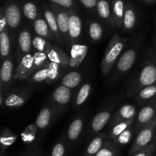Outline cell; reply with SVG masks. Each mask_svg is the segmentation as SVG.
Masks as SVG:
<instances>
[{
	"label": "cell",
	"instance_id": "d4e9b609",
	"mask_svg": "<svg viewBox=\"0 0 156 156\" xmlns=\"http://www.w3.org/2000/svg\"><path fill=\"white\" fill-rule=\"evenodd\" d=\"M108 140V136L107 133L98 134L87 146L84 152L83 156H95L96 154L103 148Z\"/></svg>",
	"mask_w": 156,
	"mask_h": 156
},
{
	"label": "cell",
	"instance_id": "f6af8a7d",
	"mask_svg": "<svg viewBox=\"0 0 156 156\" xmlns=\"http://www.w3.org/2000/svg\"><path fill=\"white\" fill-rule=\"evenodd\" d=\"M154 140H155L154 141H155V143H156V133H155V138H154Z\"/></svg>",
	"mask_w": 156,
	"mask_h": 156
},
{
	"label": "cell",
	"instance_id": "bcb514c9",
	"mask_svg": "<svg viewBox=\"0 0 156 156\" xmlns=\"http://www.w3.org/2000/svg\"><path fill=\"white\" fill-rule=\"evenodd\" d=\"M155 63H156V56H155Z\"/></svg>",
	"mask_w": 156,
	"mask_h": 156
},
{
	"label": "cell",
	"instance_id": "603a6c76",
	"mask_svg": "<svg viewBox=\"0 0 156 156\" xmlns=\"http://www.w3.org/2000/svg\"><path fill=\"white\" fill-rule=\"evenodd\" d=\"M15 42L10 35L9 27L0 30V54L2 61L10 56L12 53V49L15 47Z\"/></svg>",
	"mask_w": 156,
	"mask_h": 156
},
{
	"label": "cell",
	"instance_id": "74e56055",
	"mask_svg": "<svg viewBox=\"0 0 156 156\" xmlns=\"http://www.w3.org/2000/svg\"><path fill=\"white\" fill-rule=\"evenodd\" d=\"M119 146L114 144L113 141L108 140L101 149L95 156H118Z\"/></svg>",
	"mask_w": 156,
	"mask_h": 156
},
{
	"label": "cell",
	"instance_id": "2e32d148",
	"mask_svg": "<svg viewBox=\"0 0 156 156\" xmlns=\"http://www.w3.org/2000/svg\"><path fill=\"white\" fill-rule=\"evenodd\" d=\"M79 10H71L69 20V44L73 45L80 40L82 31V21Z\"/></svg>",
	"mask_w": 156,
	"mask_h": 156
},
{
	"label": "cell",
	"instance_id": "3957f363",
	"mask_svg": "<svg viewBox=\"0 0 156 156\" xmlns=\"http://www.w3.org/2000/svg\"><path fill=\"white\" fill-rule=\"evenodd\" d=\"M140 43H135L126 49L120 55V58L114 65L110 76V83L111 85L117 83L123 79L133 68L136 61L140 50Z\"/></svg>",
	"mask_w": 156,
	"mask_h": 156
},
{
	"label": "cell",
	"instance_id": "836d02e7",
	"mask_svg": "<svg viewBox=\"0 0 156 156\" xmlns=\"http://www.w3.org/2000/svg\"><path fill=\"white\" fill-rule=\"evenodd\" d=\"M136 118L130 119L129 120H126V121H123L120 122V123H117L116 124H114V126L110 127L109 133H108V140H114V139L117 138L120 134H121L123 131L126 130V129L129 127L130 126L133 125L136 122Z\"/></svg>",
	"mask_w": 156,
	"mask_h": 156
},
{
	"label": "cell",
	"instance_id": "9c48e42d",
	"mask_svg": "<svg viewBox=\"0 0 156 156\" xmlns=\"http://www.w3.org/2000/svg\"><path fill=\"white\" fill-rule=\"evenodd\" d=\"M73 89L67 88L64 85H59L53 90L50 101L56 108L59 117L68 108L73 99Z\"/></svg>",
	"mask_w": 156,
	"mask_h": 156
},
{
	"label": "cell",
	"instance_id": "4316f807",
	"mask_svg": "<svg viewBox=\"0 0 156 156\" xmlns=\"http://www.w3.org/2000/svg\"><path fill=\"white\" fill-rule=\"evenodd\" d=\"M136 102L141 106L152 102L156 99V84L143 88L134 97Z\"/></svg>",
	"mask_w": 156,
	"mask_h": 156
},
{
	"label": "cell",
	"instance_id": "7dc6e473",
	"mask_svg": "<svg viewBox=\"0 0 156 156\" xmlns=\"http://www.w3.org/2000/svg\"><path fill=\"white\" fill-rule=\"evenodd\" d=\"M155 47H156V42H155Z\"/></svg>",
	"mask_w": 156,
	"mask_h": 156
},
{
	"label": "cell",
	"instance_id": "52a82bcc",
	"mask_svg": "<svg viewBox=\"0 0 156 156\" xmlns=\"http://www.w3.org/2000/svg\"><path fill=\"white\" fill-rule=\"evenodd\" d=\"M155 133L156 117L139 131L129 149V155H133L140 149L150 144L152 142V140L155 138Z\"/></svg>",
	"mask_w": 156,
	"mask_h": 156
},
{
	"label": "cell",
	"instance_id": "ba28073f",
	"mask_svg": "<svg viewBox=\"0 0 156 156\" xmlns=\"http://www.w3.org/2000/svg\"><path fill=\"white\" fill-rule=\"evenodd\" d=\"M59 117L57 111L50 101L46 104L39 112L34 122L38 129V136L42 137Z\"/></svg>",
	"mask_w": 156,
	"mask_h": 156
},
{
	"label": "cell",
	"instance_id": "ac0fdd59",
	"mask_svg": "<svg viewBox=\"0 0 156 156\" xmlns=\"http://www.w3.org/2000/svg\"><path fill=\"white\" fill-rule=\"evenodd\" d=\"M138 23V15L136 8L129 2L125 3L122 29L126 33H130L136 29Z\"/></svg>",
	"mask_w": 156,
	"mask_h": 156
},
{
	"label": "cell",
	"instance_id": "4fadbf2b",
	"mask_svg": "<svg viewBox=\"0 0 156 156\" xmlns=\"http://www.w3.org/2000/svg\"><path fill=\"white\" fill-rule=\"evenodd\" d=\"M156 117V99L152 102L146 104L143 107L141 110L137 114L136 118L135 133H138L139 131L144 127L146 124L152 121Z\"/></svg>",
	"mask_w": 156,
	"mask_h": 156
},
{
	"label": "cell",
	"instance_id": "6da1fadb",
	"mask_svg": "<svg viewBox=\"0 0 156 156\" xmlns=\"http://www.w3.org/2000/svg\"><path fill=\"white\" fill-rule=\"evenodd\" d=\"M156 84V63L153 61H146L139 72L130 79L126 87V95L134 98L143 88Z\"/></svg>",
	"mask_w": 156,
	"mask_h": 156
},
{
	"label": "cell",
	"instance_id": "e0dca14e",
	"mask_svg": "<svg viewBox=\"0 0 156 156\" xmlns=\"http://www.w3.org/2000/svg\"><path fill=\"white\" fill-rule=\"evenodd\" d=\"M85 124V117L83 114H79L69 125L66 133L67 141L70 144H74L79 140L82 133Z\"/></svg>",
	"mask_w": 156,
	"mask_h": 156
},
{
	"label": "cell",
	"instance_id": "d6a6232c",
	"mask_svg": "<svg viewBox=\"0 0 156 156\" xmlns=\"http://www.w3.org/2000/svg\"><path fill=\"white\" fill-rule=\"evenodd\" d=\"M53 44H52L47 40L34 34L33 41H32V52H37V53L47 54Z\"/></svg>",
	"mask_w": 156,
	"mask_h": 156
},
{
	"label": "cell",
	"instance_id": "30bf717a",
	"mask_svg": "<svg viewBox=\"0 0 156 156\" xmlns=\"http://www.w3.org/2000/svg\"><path fill=\"white\" fill-rule=\"evenodd\" d=\"M15 55L12 54L2 62L0 73V91L6 93L12 88L15 79Z\"/></svg>",
	"mask_w": 156,
	"mask_h": 156
},
{
	"label": "cell",
	"instance_id": "5b68a950",
	"mask_svg": "<svg viewBox=\"0 0 156 156\" xmlns=\"http://www.w3.org/2000/svg\"><path fill=\"white\" fill-rule=\"evenodd\" d=\"M33 36V27L29 24L23 25L17 37L15 50L14 53L17 65L21 62L24 56L32 53Z\"/></svg>",
	"mask_w": 156,
	"mask_h": 156
},
{
	"label": "cell",
	"instance_id": "8fae6325",
	"mask_svg": "<svg viewBox=\"0 0 156 156\" xmlns=\"http://www.w3.org/2000/svg\"><path fill=\"white\" fill-rule=\"evenodd\" d=\"M115 104H111L105 108L99 111L91 121L89 127V136H94L99 134V133L105 128V126L111 121L114 111L115 108Z\"/></svg>",
	"mask_w": 156,
	"mask_h": 156
},
{
	"label": "cell",
	"instance_id": "ffe728a7",
	"mask_svg": "<svg viewBox=\"0 0 156 156\" xmlns=\"http://www.w3.org/2000/svg\"><path fill=\"white\" fill-rule=\"evenodd\" d=\"M32 27H33L34 34L47 40L52 44H56L54 36H53L47 21L44 18L42 12H41V15L37 17V18L32 23Z\"/></svg>",
	"mask_w": 156,
	"mask_h": 156
},
{
	"label": "cell",
	"instance_id": "b9f144b4",
	"mask_svg": "<svg viewBox=\"0 0 156 156\" xmlns=\"http://www.w3.org/2000/svg\"><path fill=\"white\" fill-rule=\"evenodd\" d=\"M79 2L85 9L97 14L98 0H79Z\"/></svg>",
	"mask_w": 156,
	"mask_h": 156
},
{
	"label": "cell",
	"instance_id": "484cf974",
	"mask_svg": "<svg viewBox=\"0 0 156 156\" xmlns=\"http://www.w3.org/2000/svg\"><path fill=\"white\" fill-rule=\"evenodd\" d=\"M47 55L50 62H55V63L59 64L68 68L69 58L64 52V50L61 48L60 46L57 44H53Z\"/></svg>",
	"mask_w": 156,
	"mask_h": 156
},
{
	"label": "cell",
	"instance_id": "f1b7e54d",
	"mask_svg": "<svg viewBox=\"0 0 156 156\" xmlns=\"http://www.w3.org/2000/svg\"><path fill=\"white\" fill-rule=\"evenodd\" d=\"M92 91V85L90 82H85L81 85L73 98V105L76 108H80L86 102Z\"/></svg>",
	"mask_w": 156,
	"mask_h": 156
},
{
	"label": "cell",
	"instance_id": "277c9868",
	"mask_svg": "<svg viewBox=\"0 0 156 156\" xmlns=\"http://www.w3.org/2000/svg\"><path fill=\"white\" fill-rule=\"evenodd\" d=\"M2 6L10 35L16 44L17 37L23 26L22 17L24 15L21 9V0H6Z\"/></svg>",
	"mask_w": 156,
	"mask_h": 156
},
{
	"label": "cell",
	"instance_id": "d6986e66",
	"mask_svg": "<svg viewBox=\"0 0 156 156\" xmlns=\"http://www.w3.org/2000/svg\"><path fill=\"white\" fill-rule=\"evenodd\" d=\"M136 108L135 105H131V104H126V105H122L113 115L110 121V127L120 122L126 121L130 119L136 118Z\"/></svg>",
	"mask_w": 156,
	"mask_h": 156
},
{
	"label": "cell",
	"instance_id": "8d00e7d4",
	"mask_svg": "<svg viewBox=\"0 0 156 156\" xmlns=\"http://www.w3.org/2000/svg\"><path fill=\"white\" fill-rule=\"evenodd\" d=\"M38 129L37 128L35 123L29 125L21 133V138L22 140L27 144H31L33 142L36 140L37 137Z\"/></svg>",
	"mask_w": 156,
	"mask_h": 156
},
{
	"label": "cell",
	"instance_id": "f35d334b",
	"mask_svg": "<svg viewBox=\"0 0 156 156\" xmlns=\"http://www.w3.org/2000/svg\"><path fill=\"white\" fill-rule=\"evenodd\" d=\"M50 4L60 6L68 10H79L76 0H47Z\"/></svg>",
	"mask_w": 156,
	"mask_h": 156
},
{
	"label": "cell",
	"instance_id": "44dd1931",
	"mask_svg": "<svg viewBox=\"0 0 156 156\" xmlns=\"http://www.w3.org/2000/svg\"><path fill=\"white\" fill-rule=\"evenodd\" d=\"M97 15L99 19L108 27H115L112 16L111 0H98Z\"/></svg>",
	"mask_w": 156,
	"mask_h": 156
},
{
	"label": "cell",
	"instance_id": "1f68e13d",
	"mask_svg": "<svg viewBox=\"0 0 156 156\" xmlns=\"http://www.w3.org/2000/svg\"><path fill=\"white\" fill-rule=\"evenodd\" d=\"M17 140V136L8 127H4L1 130L0 146H1V155H4L6 149L14 144Z\"/></svg>",
	"mask_w": 156,
	"mask_h": 156
},
{
	"label": "cell",
	"instance_id": "4dcf8cb0",
	"mask_svg": "<svg viewBox=\"0 0 156 156\" xmlns=\"http://www.w3.org/2000/svg\"><path fill=\"white\" fill-rule=\"evenodd\" d=\"M67 69L66 67L63 66L59 64L55 63V62H50L49 64V76L46 83L47 85H51L54 83L59 79H62L61 77L64 76V73Z\"/></svg>",
	"mask_w": 156,
	"mask_h": 156
},
{
	"label": "cell",
	"instance_id": "9a60e30c",
	"mask_svg": "<svg viewBox=\"0 0 156 156\" xmlns=\"http://www.w3.org/2000/svg\"><path fill=\"white\" fill-rule=\"evenodd\" d=\"M41 10H42L43 15L47 21L52 33L55 37L56 44L59 46H63L62 37H61L60 33H59V26H58L57 20H56V15L54 12L50 7V4L47 2H42L41 4Z\"/></svg>",
	"mask_w": 156,
	"mask_h": 156
},
{
	"label": "cell",
	"instance_id": "7bdbcfd3",
	"mask_svg": "<svg viewBox=\"0 0 156 156\" xmlns=\"http://www.w3.org/2000/svg\"><path fill=\"white\" fill-rule=\"evenodd\" d=\"M140 1L145 3H147V4H153V3H155L156 0H140Z\"/></svg>",
	"mask_w": 156,
	"mask_h": 156
},
{
	"label": "cell",
	"instance_id": "7c38bea8",
	"mask_svg": "<svg viewBox=\"0 0 156 156\" xmlns=\"http://www.w3.org/2000/svg\"><path fill=\"white\" fill-rule=\"evenodd\" d=\"M50 5L56 15L63 46L67 47L70 45L69 37V12L71 10H68L53 4H50Z\"/></svg>",
	"mask_w": 156,
	"mask_h": 156
},
{
	"label": "cell",
	"instance_id": "5bb4252c",
	"mask_svg": "<svg viewBox=\"0 0 156 156\" xmlns=\"http://www.w3.org/2000/svg\"><path fill=\"white\" fill-rule=\"evenodd\" d=\"M35 71H37V69L34 62L33 53H31L24 56L21 62L16 66L15 79L26 81Z\"/></svg>",
	"mask_w": 156,
	"mask_h": 156
},
{
	"label": "cell",
	"instance_id": "83f0119b",
	"mask_svg": "<svg viewBox=\"0 0 156 156\" xmlns=\"http://www.w3.org/2000/svg\"><path fill=\"white\" fill-rule=\"evenodd\" d=\"M125 0H111L112 16L115 27L122 28L125 10Z\"/></svg>",
	"mask_w": 156,
	"mask_h": 156
},
{
	"label": "cell",
	"instance_id": "ab89813d",
	"mask_svg": "<svg viewBox=\"0 0 156 156\" xmlns=\"http://www.w3.org/2000/svg\"><path fill=\"white\" fill-rule=\"evenodd\" d=\"M66 152V145L63 139L58 140L53 146L51 156H65Z\"/></svg>",
	"mask_w": 156,
	"mask_h": 156
},
{
	"label": "cell",
	"instance_id": "8992f818",
	"mask_svg": "<svg viewBox=\"0 0 156 156\" xmlns=\"http://www.w3.org/2000/svg\"><path fill=\"white\" fill-rule=\"evenodd\" d=\"M33 88L30 86H20L13 88L5 93L2 108L15 109L23 106L31 98Z\"/></svg>",
	"mask_w": 156,
	"mask_h": 156
},
{
	"label": "cell",
	"instance_id": "e575fe53",
	"mask_svg": "<svg viewBox=\"0 0 156 156\" xmlns=\"http://www.w3.org/2000/svg\"><path fill=\"white\" fill-rule=\"evenodd\" d=\"M50 64V63H49ZM49 76V65L47 66L42 67L37 71H35L28 79L26 80L28 83L37 84L41 82H47Z\"/></svg>",
	"mask_w": 156,
	"mask_h": 156
},
{
	"label": "cell",
	"instance_id": "7402d4cb",
	"mask_svg": "<svg viewBox=\"0 0 156 156\" xmlns=\"http://www.w3.org/2000/svg\"><path fill=\"white\" fill-rule=\"evenodd\" d=\"M41 4L40 0H21V9L24 18L33 23L42 12Z\"/></svg>",
	"mask_w": 156,
	"mask_h": 156
},
{
	"label": "cell",
	"instance_id": "cb8c5ba5",
	"mask_svg": "<svg viewBox=\"0 0 156 156\" xmlns=\"http://www.w3.org/2000/svg\"><path fill=\"white\" fill-rule=\"evenodd\" d=\"M102 21L96 18H89L88 21V34L91 41L98 43L105 34V27Z\"/></svg>",
	"mask_w": 156,
	"mask_h": 156
},
{
	"label": "cell",
	"instance_id": "f546056e",
	"mask_svg": "<svg viewBox=\"0 0 156 156\" xmlns=\"http://www.w3.org/2000/svg\"><path fill=\"white\" fill-rule=\"evenodd\" d=\"M82 80V73L79 71L73 70L66 73L61 79V85L71 89H74L80 85Z\"/></svg>",
	"mask_w": 156,
	"mask_h": 156
},
{
	"label": "cell",
	"instance_id": "d590c367",
	"mask_svg": "<svg viewBox=\"0 0 156 156\" xmlns=\"http://www.w3.org/2000/svg\"><path fill=\"white\" fill-rule=\"evenodd\" d=\"M134 124H135V123H134ZM134 124L129 126L128 129H126V130L123 131L121 134H120L117 138H115L114 140H112L113 143H114V144L117 145V146H119V147L128 144V143L130 142V140H132L133 134L135 133Z\"/></svg>",
	"mask_w": 156,
	"mask_h": 156
},
{
	"label": "cell",
	"instance_id": "60d3db41",
	"mask_svg": "<svg viewBox=\"0 0 156 156\" xmlns=\"http://www.w3.org/2000/svg\"><path fill=\"white\" fill-rule=\"evenodd\" d=\"M156 149V143L155 141H152V143L147 146L144 147L143 149H140V151L134 154L133 156H152L153 152H155Z\"/></svg>",
	"mask_w": 156,
	"mask_h": 156
},
{
	"label": "cell",
	"instance_id": "7a4b0ae2",
	"mask_svg": "<svg viewBox=\"0 0 156 156\" xmlns=\"http://www.w3.org/2000/svg\"><path fill=\"white\" fill-rule=\"evenodd\" d=\"M128 38L123 37L117 32L111 37L101 62V73L105 77L111 74L114 65L123 53Z\"/></svg>",
	"mask_w": 156,
	"mask_h": 156
},
{
	"label": "cell",
	"instance_id": "ee69618b",
	"mask_svg": "<svg viewBox=\"0 0 156 156\" xmlns=\"http://www.w3.org/2000/svg\"><path fill=\"white\" fill-rule=\"evenodd\" d=\"M27 156H37V154H30V155H29Z\"/></svg>",
	"mask_w": 156,
	"mask_h": 156
}]
</instances>
